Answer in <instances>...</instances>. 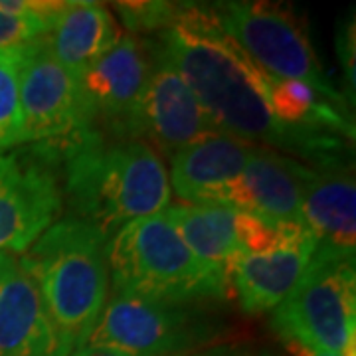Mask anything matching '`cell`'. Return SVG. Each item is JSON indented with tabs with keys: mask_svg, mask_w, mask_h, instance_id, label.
<instances>
[{
	"mask_svg": "<svg viewBox=\"0 0 356 356\" xmlns=\"http://www.w3.org/2000/svg\"><path fill=\"white\" fill-rule=\"evenodd\" d=\"M156 48L177 67L218 133L297 154L313 168L341 166L344 137L277 121L267 103V74L224 32L212 4H180Z\"/></svg>",
	"mask_w": 356,
	"mask_h": 356,
	"instance_id": "1",
	"label": "cell"
},
{
	"mask_svg": "<svg viewBox=\"0 0 356 356\" xmlns=\"http://www.w3.org/2000/svg\"><path fill=\"white\" fill-rule=\"evenodd\" d=\"M218 133L200 102L153 42V70L135 117V139L145 137L170 156ZM149 143V145H151Z\"/></svg>",
	"mask_w": 356,
	"mask_h": 356,
	"instance_id": "12",
	"label": "cell"
},
{
	"mask_svg": "<svg viewBox=\"0 0 356 356\" xmlns=\"http://www.w3.org/2000/svg\"><path fill=\"white\" fill-rule=\"evenodd\" d=\"M220 26L261 72L303 81L329 102L348 109V99L331 83L305 28L289 8L257 0L212 4Z\"/></svg>",
	"mask_w": 356,
	"mask_h": 356,
	"instance_id": "6",
	"label": "cell"
},
{
	"mask_svg": "<svg viewBox=\"0 0 356 356\" xmlns=\"http://www.w3.org/2000/svg\"><path fill=\"white\" fill-rule=\"evenodd\" d=\"M72 356H127L123 353H117L113 348H103V346H81L76 348Z\"/></svg>",
	"mask_w": 356,
	"mask_h": 356,
	"instance_id": "24",
	"label": "cell"
},
{
	"mask_svg": "<svg viewBox=\"0 0 356 356\" xmlns=\"http://www.w3.org/2000/svg\"><path fill=\"white\" fill-rule=\"evenodd\" d=\"M301 220L317 242L315 254L355 257L356 184L346 166L307 168Z\"/></svg>",
	"mask_w": 356,
	"mask_h": 356,
	"instance_id": "14",
	"label": "cell"
},
{
	"mask_svg": "<svg viewBox=\"0 0 356 356\" xmlns=\"http://www.w3.org/2000/svg\"><path fill=\"white\" fill-rule=\"evenodd\" d=\"M107 266L115 293L168 305L224 297L232 289L228 273L192 254L165 212L117 229L107 243Z\"/></svg>",
	"mask_w": 356,
	"mask_h": 356,
	"instance_id": "4",
	"label": "cell"
},
{
	"mask_svg": "<svg viewBox=\"0 0 356 356\" xmlns=\"http://www.w3.org/2000/svg\"><path fill=\"white\" fill-rule=\"evenodd\" d=\"M192 334L191 317L178 305L115 293L83 346L113 348L127 356H166L188 346Z\"/></svg>",
	"mask_w": 356,
	"mask_h": 356,
	"instance_id": "9",
	"label": "cell"
},
{
	"mask_svg": "<svg viewBox=\"0 0 356 356\" xmlns=\"http://www.w3.org/2000/svg\"><path fill=\"white\" fill-rule=\"evenodd\" d=\"M315 250V238H309L267 254L234 257L226 271L243 311L250 315L273 311L301 280Z\"/></svg>",
	"mask_w": 356,
	"mask_h": 356,
	"instance_id": "15",
	"label": "cell"
},
{
	"mask_svg": "<svg viewBox=\"0 0 356 356\" xmlns=\"http://www.w3.org/2000/svg\"><path fill=\"white\" fill-rule=\"evenodd\" d=\"M153 70V42L121 36L79 76L95 115L111 139H135V117Z\"/></svg>",
	"mask_w": 356,
	"mask_h": 356,
	"instance_id": "10",
	"label": "cell"
},
{
	"mask_svg": "<svg viewBox=\"0 0 356 356\" xmlns=\"http://www.w3.org/2000/svg\"><path fill=\"white\" fill-rule=\"evenodd\" d=\"M285 348L289 350L291 356H334L329 355V353H323V350H317V348H309L305 344L293 343V341H285Z\"/></svg>",
	"mask_w": 356,
	"mask_h": 356,
	"instance_id": "23",
	"label": "cell"
},
{
	"mask_svg": "<svg viewBox=\"0 0 356 356\" xmlns=\"http://www.w3.org/2000/svg\"><path fill=\"white\" fill-rule=\"evenodd\" d=\"M44 40L51 56L79 77L121 40V30L103 4L70 2Z\"/></svg>",
	"mask_w": 356,
	"mask_h": 356,
	"instance_id": "17",
	"label": "cell"
},
{
	"mask_svg": "<svg viewBox=\"0 0 356 356\" xmlns=\"http://www.w3.org/2000/svg\"><path fill=\"white\" fill-rule=\"evenodd\" d=\"M113 8L131 32L149 34L156 30L165 32L175 22L180 4L163 2V0H143V2H115Z\"/></svg>",
	"mask_w": 356,
	"mask_h": 356,
	"instance_id": "20",
	"label": "cell"
},
{
	"mask_svg": "<svg viewBox=\"0 0 356 356\" xmlns=\"http://www.w3.org/2000/svg\"><path fill=\"white\" fill-rule=\"evenodd\" d=\"M64 206L60 156L51 145L0 151V252H26Z\"/></svg>",
	"mask_w": 356,
	"mask_h": 356,
	"instance_id": "7",
	"label": "cell"
},
{
	"mask_svg": "<svg viewBox=\"0 0 356 356\" xmlns=\"http://www.w3.org/2000/svg\"><path fill=\"white\" fill-rule=\"evenodd\" d=\"M107 243L95 226L70 216L54 222L20 257L67 355L83 346L107 301Z\"/></svg>",
	"mask_w": 356,
	"mask_h": 356,
	"instance_id": "3",
	"label": "cell"
},
{
	"mask_svg": "<svg viewBox=\"0 0 356 356\" xmlns=\"http://www.w3.org/2000/svg\"><path fill=\"white\" fill-rule=\"evenodd\" d=\"M51 147L60 156L62 191L72 218L95 226L107 238L137 218L168 208V172L147 140H109L93 129Z\"/></svg>",
	"mask_w": 356,
	"mask_h": 356,
	"instance_id": "2",
	"label": "cell"
},
{
	"mask_svg": "<svg viewBox=\"0 0 356 356\" xmlns=\"http://www.w3.org/2000/svg\"><path fill=\"white\" fill-rule=\"evenodd\" d=\"M337 51L343 64L346 86L350 91V102L355 103V20L344 22L337 34Z\"/></svg>",
	"mask_w": 356,
	"mask_h": 356,
	"instance_id": "22",
	"label": "cell"
},
{
	"mask_svg": "<svg viewBox=\"0 0 356 356\" xmlns=\"http://www.w3.org/2000/svg\"><path fill=\"white\" fill-rule=\"evenodd\" d=\"M285 341L334 356H356L355 257L313 254L293 291L273 309Z\"/></svg>",
	"mask_w": 356,
	"mask_h": 356,
	"instance_id": "5",
	"label": "cell"
},
{
	"mask_svg": "<svg viewBox=\"0 0 356 356\" xmlns=\"http://www.w3.org/2000/svg\"><path fill=\"white\" fill-rule=\"evenodd\" d=\"M254 143L214 133L192 143L170 156L168 182L184 204H194L204 192L232 182L248 166Z\"/></svg>",
	"mask_w": 356,
	"mask_h": 356,
	"instance_id": "16",
	"label": "cell"
},
{
	"mask_svg": "<svg viewBox=\"0 0 356 356\" xmlns=\"http://www.w3.org/2000/svg\"><path fill=\"white\" fill-rule=\"evenodd\" d=\"M30 44L0 50V151L24 143V121L20 105V74Z\"/></svg>",
	"mask_w": 356,
	"mask_h": 356,
	"instance_id": "19",
	"label": "cell"
},
{
	"mask_svg": "<svg viewBox=\"0 0 356 356\" xmlns=\"http://www.w3.org/2000/svg\"><path fill=\"white\" fill-rule=\"evenodd\" d=\"M165 214L192 254L206 266L226 271L229 261L243 254L240 210L224 206L177 204L166 208Z\"/></svg>",
	"mask_w": 356,
	"mask_h": 356,
	"instance_id": "18",
	"label": "cell"
},
{
	"mask_svg": "<svg viewBox=\"0 0 356 356\" xmlns=\"http://www.w3.org/2000/svg\"><path fill=\"white\" fill-rule=\"evenodd\" d=\"M51 22L38 16L6 13L0 8V50L30 44L50 32Z\"/></svg>",
	"mask_w": 356,
	"mask_h": 356,
	"instance_id": "21",
	"label": "cell"
},
{
	"mask_svg": "<svg viewBox=\"0 0 356 356\" xmlns=\"http://www.w3.org/2000/svg\"><path fill=\"white\" fill-rule=\"evenodd\" d=\"M0 356H70L20 257L0 252Z\"/></svg>",
	"mask_w": 356,
	"mask_h": 356,
	"instance_id": "13",
	"label": "cell"
},
{
	"mask_svg": "<svg viewBox=\"0 0 356 356\" xmlns=\"http://www.w3.org/2000/svg\"><path fill=\"white\" fill-rule=\"evenodd\" d=\"M24 143L60 145L95 129V115L79 77L60 64L46 40L30 42L20 74Z\"/></svg>",
	"mask_w": 356,
	"mask_h": 356,
	"instance_id": "8",
	"label": "cell"
},
{
	"mask_svg": "<svg viewBox=\"0 0 356 356\" xmlns=\"http://www.w3.org/2000/svg\"><path fill=\"white\" fill-rule=\"evenodd\" d=\"M307 168L309 165L293 156L257 145L240 177L204 192L194 204L224 206L266 220L303 224L301 188Z\"/></svg>",
	"mask_w": 356,
	"mask_h": 356,
	"instance_id": "11",
	"label": "cell"
}]
</instances>
